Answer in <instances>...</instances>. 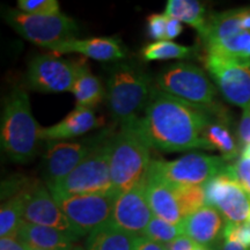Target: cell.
I'll return each instance as SVG.
<instances>
[{
	"label": "cell",
	"instance_id": "f546056e",
	"mask_svg": "<svg viewBox=\"0 0 250 250\" xmlns=\"http://www.w3.org/2000/svg\"><path fill=\"white\" fill-rule=\"evenodd\" d=\"M226 171L250 196V156L241 154L235 164L227 166Z\"/></svg>",
	"mask_w": 250,
	"mask_h": 250
},
{
	"label": "cell",
	"instance_id": "83f0119b",
	"mask_svg": "<svg viewBox=\"0 0 250 250\" xmlns=\"http://www.w3.org/2000/svg\"><path fill=\"white\" fill-rule=\"evenodd\" d=\"M183 235L182 224L174 225L158 217H153L146 227L143 236L162 246L169 245L177 237Z\"/></svg>",
	"mask_w": 250,
	"mask_h": 250
},
{
	"label": "cell",
	"instance_id": "4fadbf2b",
	"mask_svg": "<svg viewBox=\"0 0 250 250\" xmlns=\"http://www.w3.org/2000/svg\"><path fill=\"white\" fill-rule=\"evenodd\" d=\"M76 77V64L55 55H40L31 59L28 81L41 93L71 92Z\"/></svg>",
	"mask_w": 250,
	"mask_h": 250
},
{
	"label": "cell",
	"instance_id": "cb8c5ba5",
	"mask_svg": "<svg viewBox=\"0 0 250 250\" xmlns=\"http://www.w3.org/2000/svg\"><path fill=\"white\" fill-rule=\"evenodd\" d=\"M203 138L212 149H218L227 162L234 160L239 155V146L235 139L226 125L220 122L211 121L203 132Z\"/></svg>",
	"mask_w": 250,
	"mask_h": 250
},
{
	"label": "cell",
	"instance_id": "60d3db41",
	"mask_svg": "<svg viewBox=\"0 0 250 250\" xmlns=\"http://www.w3.org/2000/svg\"><path fill=\"white\" fill-rule=\"evenodd\" d=\"M72 250H86V248H83V247H74Z\"/></svg>",
	"mask_w": 250,
	"mask_h": 250
},
{
	"label": "cell",
	"instance_id": "4dcf8cb0",
	"mask_svg": "<svg viewBox=\"0 0 250 250\" xmlns=\"http://www.w3.org/2000/svg\"><path fill=\"white\" fill-rule=\"evenodd\" d=\"M224 239L235 240L242 246L250 248V224L248 221L241 224L227 221L224 229Z\"/></svg>",
	"mask_w": 250,
	"mask_h": 250
},
{
	"label": "cell",
	"instance_id": "30bf717a",
	"mask_svg": "<svg viewBox=\"0 0 250 250\" xmlns=\"http://www.w3.org/2000/svg\"><path fill=\"white\" fill-rule=\"evenodd\" d=\"M204 64L224 98L243 108L250 105V62L206 51Z\"/></svg>",
	"mask_w": 250,
	"mask_h": 250
},
{
	"label": "cell",
	"instance_id": "8fae6325",
	"mask_svg": "<svg viewBox=\"0 0 250 250\" xmlns=\"http://www.w3.org/2000/svg\"><path fill=\"white\" fill-rule=\"evenodd\" d=\"M108 137L105 133L83 140L49 142L43 159V176L52 188L72 173Z\"/></svg>",
	"mask_w": 250,
	"mask_h": 250
},
{
	"label": "cell",
	"instance_id": "d6a6232c",
	"mask_svg": "<svg viewBox=\"0 0 250 250\" xmlns=\"http://www.w3.org/2000/svg\"><path fill=\"white\" fill-rule=\"evenodd\" d=\"M237 133H239L240 144L243 146V148L250 145V111L248 109H245L243 111Z\"/></svg>",
	"mask_w": 250,
	"mask_h": 250
},
{
	"label": "cell",
	"instance_id": "52a82bcc",
	"mask_svg": "<svg viewBox=\"0 0 250 250\" xmlns=\"http://www.w3.org/2000/svg\"><path fill=\"white\" fill-rule=\"evenodd\" d=\"M4 18L9 26L29 42L51 49L76 39L78 26L67 15H31L19 9H7Z\"/></svg>",
	"mask_w": 250,
	"mask_h": 250
},
{
	"label": "cell",
	"instance_id": "d590c367",
	"mask_svg": "<svg viewBox=\"0 0 250 250\" xmlns=\"http://www.w3.org/2000/svg\"><path fill=\"white\" fill-rule=\"evenodd\" d=\"M167 17V15H166ZM183 31V26L181 21L177 19L167 17V23H166V40L171 41L181 35Z\"/></svg>",
	"mask_w": 250,
	"mask_h": 250
},
{
	"label": "cell",
	"instance_id": "f35d334b",
	"mask_svg": "<svg viewBox=\"0 0 250 250\" xmlns=\"http://www.w3.org/2000/svg\"><path fill=\"white\" fill-rule=\"evenodd\" d=\"M240 20H241L242 29L250 33V8L241 9V12H240Z\"/></svg>",
	"mask_w": 250,
	"mask_h": 250
},
{
	"label": "cell",
	"instance_id": "8992f818",
	"mask_svg": "<svg viewBox=\"0 0 250 250\" xmlns=\"http://www.w3.org/2000/svg\"><path fill=\"white\" fill-rule=\"evenodd\" d=\"M156 88L184 101L215 111L217 89L201 68L190 62H175L156 77Z\"/></svg>",
	"mask_w": 250,
	"mask_h": 250
},
{
	"label": "cell",
	"instance_id": "6da1fadb",
	"mask_svg": "<svg viewBox=\"0 0 250 250\" xmlns=\"http://www.w3.org/2000/svg\"><path fill=\"white\" fill-rule=\"evenodd\" d=\"M213 112L154 88L142 123L152 147L160 151H212L203 132L212 121Z\"/></svg>",
	"mask_w": 250,
	"mask_h": 250
},
{
	"label": "cell",
	"instance_id": "3957f363",
	"mask_svg": "<svg viewBox=\"0 0 250 250\" xmlns=\"http://www.w3.org/2000/svg\"><path fill=\"white\" fill-rule=\"evenodd\" d=\"M41 129L30 110L29 96L22 88H15L7 96L1 116V148L18 164H26L36 155Z\"/></svg>",
	"mask_w": 250,
	"mask_h": 250
},
{
	"label": "cell",
	"instance_id": "484cf974",
	"mask_svg": "<svg viewBox=\"0 0 250 250\" xmlns=\"http://www.w3.org/2000/svg\"><path fill=\"white\" fill-rule=\"evenodd\" d=\"M144 61H167V59H182L191 54V48L184 46L171 41H156L148 43L142 49Z\"/></svg>",
	"mask_w": 250,
	"mask_h": 250
},
{
	"label": "cell",
	"instance_id": "74e56055",
	"mask_svg": "<svg viewBox=\"0 0 250 250\" xmlns=\"http://www.w3.org/2000/svg\"><path fill=\"white\" fill-rule=\"evenodd\" d=\"M225 242L223 247H221V250H250V248H247V247L242 246L241 243H239L235 240L232 239H224Z\"/></svg>",
	"mask_w": 250,
	"mask_h": 250
},
{
	"label": "cell",
	"instance_id": "44dd1931",
	"mask_svg": "<svg viewBox=\"0 0 250 250\" xmlns=\"http://www.w3.org/2000/svg\"><path fill=\"white\" fill-rule=\"evenodd\" d=\"M76 77L71 92L76 96V107L94 109L105 98V89L101 80L94 76L83 58L74 61Z\"/></svg>",
	"mask_w": 250,
	"mask_h": 250
},
{
	"label": "cell",
	"instance_id": "2e32d148",
	"mask_svg": "<svg viewBox=\"0 0 250 250\" xmlns=\"http://www.w3.org/2000/svg\"><path fill=\"white\" fill-rule=\"evenodd\" d=\"M146 197L154 217L174 225L182 224L183 217L175 197L174 188L158 173L152 162L146 175Z\"/></svg>",
	"mask_w": 250,
	"mask_h": 250
},
{
	"label": "cell",
	"instance_id": "d6986e66",
	"mask_svg": "<svg viewBox=\"0 0 250 250\" xmlns=\"http://www.w3.org/2000/svg\"><path fill=\"white\" fill-rule=\"evenodd\" d=\"M50 50L56 55L79 54L83 57L99 62L120 61L125 57L121 41L115 37H92V39H73L61 44L55 45Z\"/></svg>",
	"mask_w": 250,
	"mask_h": 250
},
{
	"label": "cell",
	"instance_id": "277c9868",
	"mask_svg": "<svg viewBox=\"0 0 250 250\" xmlns=\"http://www.w3.org/2000/svg\"><path fill=\"white\" fill-rule=\"evenodd\" d=\"M154 88L151 78L143 68L121 62L111 68L108 78L107 101L112 117L120 123L136 118L147 108Z\"/></svg>",
	"mask_w": 250,
	"mask_h": 250
},
{
	"label": "cell",
	"instance_id": "4316f807",
	"mask_svg": "<svg viewBox=\"0 0 250 250\" xmlns=\"http://www.w3.org/2000/svg\"><path fill=\"white\" fill-rule=\"evenodd\" d=\"M183 219L201 210L206 204L204 187H173Z\"/></svg>",
	"mask_w": 250,
	"mask_h": 250
},
{
	"label": "cell",
	"instance_id": "7402d4cb",
	"mask_svg": "<svg viewBox=\"0 0 250 250\" xmlns=\"http://www.w3.org/2000/svg\"><path fill=\"white\" fill-rule=\"evenodd\" d=\"M139 239L108 221L88 234L86 250H137Z\"/></svg>",
	"mask_w": 250,
	"mask_h": 250
},
{
	"label": "cell",
	"instance_id": "ac0fdd59",
	"mask_svg": "<svg viewBox=\"0 0 250 250\" xmlns=\"http://www.w3.org/2000/svg\"><path fill=\"white\" fill-rule=\"evenodd\" d=\"M104 120L96 116L94 109L76 107L64 120L49 127L41 129V139L55 142L67 140L83 136L90 131L103 126Z\"/></svg>",
	"mask_w": 250,
	"mask_h": 250
},
{
	"label": "cell",
	"instance_id": "d4e9b609",
	"mask_svg": "<svg viewBox=\"0 0 250 250\" xmlns=\"http://www.w3.org/2000/svg\"><path fill=\"white\" fill-rule=\"evenodd\" d=\"M26 190L18 192L8 201L2 203L0 210V236H12L18 234L23 220V208Z\"/></svg>",
	"mask_w": 250,
	"mask_h": 250
},
{
	"label": "cell",
	"instance_id": "603a6c76",
	"mask_svg": "<svg viewBox=\"0 0 250 250\" xmlns=\"http://www.w3.org/2000/svg\"><path fill=\"white\" fill-rule=\"evenodd\" d=\"M165 15L177 19L182 23H187L198 31L201 37L204 35L208 27L205 17V6L197 0H168Z\"/></svg>",
	"mask_w": 250,
	"mask_h": 250
},
{
	"label": "cell",
	"instance_id": "ba28073f",
	"mask_svg": "<svg viewBox=\"0 0 250 250\" xmlns=\"http://www.w3.org/2000/svg\"><path fill=\"white\" fill-rule=\"evenodd\" d=\"M152 166L173 187H204L226 169L223 156L189 153L171 161L152 160Z\"/></svg>",
	"mask_w": 250,
	"mask_h": 250
},
{
	"label": "cell",
	"instance_id": "7bdbcfd3",
	"mask_svg": "<svg viewBox=\"0 0 250 250\" xmlns=\"http://www.w3.org/2000/svg\"><path fill=\"white\" fill-rule=\"evenodd\" d=\"M248 223L250 224V214H249V219H248Z\"/></svg>",
	"mask_w": 250,
	"mask_h": 250
},
{
	"label": "cell",
	"instance_id": "e575fe53",
	"mask_svg": "<svg viewBox=\"0 0 250 250\" xmlns=\"http://www.w3.org/2000/svg\"><path fill=\"white\" fill-rule=\"evenodd\" d=\"M197 246L198 245H196L190 237L183 234L176 240H174L173 242H170L169 245L166 246V250H196Z\"/></svg>",
	"mask_w": 250,
	"mask_h": 250
},
{
	"label": "cell",
	"instance_id": "836d02e7",
	"mask_svg": "<svg viewBox=\"0 0 250 250\" xmlns=\"http://www.w3.org/2000/svg\"><path fill=\"white\" fill-rule=\"evenodd\" d=\"M0 250H30L18 234L0 239Z\"/></svg>",
	"mask_w": 250,
	"mask_h": 250
},
{
	"label": "cell",
	"instance_id": "8d00e7d4",
	"mask_svg": "<svg viewBox=\"0 0 250 250\" xmlns=\"http://www.w3.org/2000/svg\"><path fill=\"white\" fill-rule=\"evenodd\" d=\"M137 250H166V246H162L160 243L151 241V240L146 239V237L140 236Z\"/></svg>",
	"mask_w": 250,
	"mask_h": 250
},
{
	"label": "cell",
	"instance_id": "5b68a950",
	"mask_svg": "<svg viewBox=\"0 0 250 250\" xmlns=\"http://www.w3.org/2000/svg\"><path fill=\"white\" fill-rule=\"evenodd\" d=\"M111 140L112 137L108 136L76 169L50 188L52 196L116 193L110 176Z\"/></svg>",
	"mask_w": 250,
	"mask_h": 250
},
{
	"label": "cell",
	"instance_id": "7c38bea8",
	"mask_svg": "<svg viewBox=\"0 0 250 250\" xmlns=\"http://www.w3.org/2000/svg\"><path fill=\"white\" fill-rule=\"evenodd\" d=\"M227 168V167H226ZM206 204L234 224L246 223L250 214V196L225 169L204 186Z\"/></svg>",
	"mask_w": 250,
	"mask_h": 250
},
{
	"label": "cell",
	"instance_id": "e0dca14e",
	"mask_svg": "<svg viewBox=\"0 0 250 250\" xmlns=\"http://www.w3.org/2000/svg\"><path fill=\"white\" fill-rule=\"evenodd\" d=\"M183 234L196 245L208 249L224 237L223 214L211 205H205L195 213L188 215L182 221Z\"/></svg>",
	"mask_w": 250,
	"mask_h": 250
},
{
	"label": "cell",
	"instance_id": "7a4b0ae2",
	"mask_svg": "<svg viewBox=\"0 0 250 250\" xmlns=\"http://www.w3.org/2000/svg\"><path fill=\"white\" fill-rule=\"evenodd\" d=\"M151 148L142 118L122 123L121 130L112 137L110 153L111 183L117 195L146 179L152 162Z\"/></svg>",
	"mask_w": 250,
	"mask_h": 250
},
{
	"label": "cell",
	"instance_id": "ab89813d",
	"mask_svg": "<svg viewBox=\"0 0 250 250\" xmlns=\"http://www.w3.org/2000/svg\"><path fill=\"white\" fill-rule=\"evenodd\" d=\"M242 154H243V155H248V156H250V145L246 146V147L243 148Z\"/></svg>",
	"mask_w": 250,
	"mask_h": 250
},
{
	"label": "cell",
	"instance_id": "b9f144b4",
	"mask_svg": "<svg viewBox=\"0 0 250 250\" xmlns=\"http://www.w3.org/2000/svg\"><path fill=\"white\" fill-rule=\"evenodd\" d=\"M196 250H208V249H205V248H203V247H201V246H197Z\"/></svg>",
	"mask_w": 250,
	"mask_h": 250
},
{
	"label": "cell",
	"instance_id": "5bb4252c",
	"mask_svg": "<svg viewBox=\"0 0 250 250\" xmlns=\"http://www.w3.org/2000/svg\"><path fill=\"white\" fill-rule=\"evenodd\" d=\"M153 212L146 197V179L115 199L110 221L126 232L143 236Z\"/></svg>",
	"mask_w": 250,
	"mask_h": 250
},
{
	"label": "cell",
	"instance_id": "1f68e13d",
	"mask_svg": "<svg viewBox=\"0 0 250 250\" xmlns=\"http://www.w3.org/2000/svg\"><path fill=\"white\" fill-rule=\"evenodd\" d=\"M166 23L167 17L165 14H151L147 18V33L152 40H166Z\"/></svg>",
	"mask_w": 250,
	"mask_h": 250
},
{
	"label": "cell",
	"instance_id": "ee69618b",
	"mask_svg": "<svg viewBox=\"0 0 250 250\" xmlns=\"http://www.w3.org/2000/svg\"><path fill=\"white\" fill-rule=\"evenodd\" d=\"M30 250H36V249H30Z\"/></svg>",
	"mask_w": 250,
	"mask_h": 250
},
{
	"label": "cell",
	"instance_id": "ffe728a7",
	"mask_svg": "<svg viewBox=\"0 0 250 250\" xmlns=\"http://www.w3.org/2000/svg\"><path fill=\"white\" fill-rule=\"evenodd\" d=\"M18 236L29 249L36 250H72L79 236L67 234L56 228L39 226L22 220Z\"/></svg>",
	"mask_w": 250,
	"mask_h": 250
},
{
	"label": "cell",
	"instance_id": "9a60e30c",
	"mask_svg": "<svg viewBox=\"0 0 250 250\" xmlns=\"http://www.w3.org/2000/svg\"><path fill=\"white\" fill-rule=\"evenodd\" d=\"M23 220L29 224L56 228L62 232L79 236L74 232L66 215L62 213L49 188L41 183L26 189Z\"/></svg>",
	"mask_w": 250,
	"mask_h": 250
},
{
	"label": "cell",
	"instance_id": "9c48e42d",
	"mask_svg": "<svg viewBox=\"0 0 250 250\" xmlns=\"http://www.w3.org/2000/svg\"><path fill=\"white\" fill-rule=\"evenodd\" d=\"M117 193L54 197L66 215L74 232L88 235L94 229L110 221Z\"/></svg>",
	"mask_w": 250,
	"mask_h": 250
},
{
	"label": "cell",
	"instance_id": "f1b7e54d",
	"mask_svg": "<svg viewBox=\"0 0 250 250\" xmlns=\"http://www.w3.org/2000/svg\"><path fill=\"white\" fill-rule=\"evenodd\" d=\"M18 9L31 15H57L61 13L57 0H19Z\"/></svg>",
	"mask_w": 250,
	"mask_h": 250
}]
</instances>
